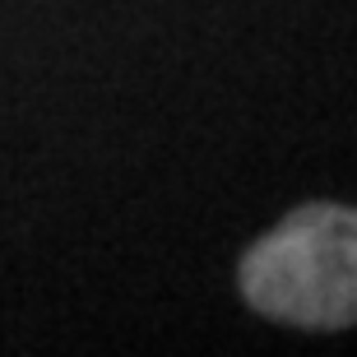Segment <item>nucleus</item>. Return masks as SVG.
<instances>
[{
  "label": "nucleus",
  "mask_w": 357,
  "mask_h": 357,
  "mask_svg": "<svg viewBox=\"0 0 357 357\" xmlns=\"http://www.w3.org/2000/svg\"><path fill=\"white\" fill-rule=\"evenodd\" d=\"M255 316L334 334L357 325V204L311 199L269 227L237 265Z\"/></svg>",
  "instance_id": "1"
}]
</instances>
